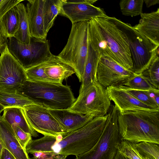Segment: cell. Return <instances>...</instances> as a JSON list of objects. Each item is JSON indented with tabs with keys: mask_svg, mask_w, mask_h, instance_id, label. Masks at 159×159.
Segmentation results:
<instances>
[{
	"mask_svg": "<svg viewBox=\"0 0 159 159\" xmlns=\"http://www.w3.org/2000/svg\"><path fill=\"white\" fill-rule=\"evenodd\" d=\"M107 114L94 117L82 127L56 137L45 136L32 139L26 147L28 154L49 153L66 157L81 155L90 150L99 139L103 130Z\"/></svg>",
	"mask_w": 159,
	"mask_h": 159,
	"instance_id": "obj_1",
	"label": "cell"
},
{
	"mask_svg": "<svg viewBox=\"0 0 159 159\" xmlns=\"http://www.w3.org/2000/svg\"><path fill=\"white\" fill-rule=\"evenodd\" d=\"M115 19L106 15L89 21L88 40L97 48L100 56L107 57L133 70L129 46Z\"/></svg>",
	"mask_w": 159,
	"mask_h": 159,
	"instance_id": "obj_2",
	"label": "cell"
},
{
	"mask_svg": "<svg viewBox=\"0 0 159 159\" xmlns=\"http://www.w3.org/2000/svg\"><path fill=\"white\" fill-rule=\"evenodd\" d=\"M118 122L122 140L159 144V111H118Z\"/></svg>",
	"mask_w": 159,
	"mask_h": 159,
	"instance_id": "obj_3",
	"label": "cell"
},
{
	"mask_svg": "<svg viewBox=\"0 0 159 159\" xmlns=\"http://www.w3.org/2000/svg\"><path fill=\"white\" fill-rule=\"evenodd\" d=\"M16 93L37 105L52 109H68L76 99L70 86L50 81L27 80Z\"/></svg>",
	"mask_w": 159,
	"mask_h": 159,
	"instance_id": "obj_4",
	"label": "cell"
},
{
	"mask_svg": "<svg viewBox=\"0 0 159 159\" xmlns=\"http://www.w3.org/2000/svg\"><path fill=\"white\" fill-rule=\"evenodd\" d=\"M88 21L72 24L66 44L57 56L71 66L80 82L83 75L88 50Z\"/></svg>",
	"mask_w": 159,
	"mask_h": 159,
	"instance_id": "obj_5",
	"label": "cell"
},
{
	"mask_svg": "<svg viewBox=\"0 0 159 159\" xmlns=\"http://www.w3.org/2000/svg\"><path fill=\"white\" fill-rule=\"evenodd\" d=\"M116 22L122 31L129 48L135 73H142L149 67L159 54L158 46L128 23L116 18Z\"/></svg>",
	"mask_w": 159,
	"mask_h": 159,
	"instance_id": "obj_6",
	"label": "cell"
},
{
	"mask_svg": "<svg viewBox=\"0 0 159 159\" xmlns=\"http://www.w3.org/2000/svg\"><path fill=\"white\" fill-rule=\"evenodd\" d=\"M118 110L111 104L103 132L95 145L89 151L75 159H114L118 151L120 137L118 122Z\"/></svg>",
	"mask_w": 159,
	"mask_h": 159,
	"instance_id": "obj_7",
	"label": "cell"
},
{
	"mask_svg": "<svg viewBox=\"0 0 159 159\" xmlns=\"http://www.w3.org/2000/svg\"><path fill=\"white\" fill-rule=\"evenodd\" d=\"M111 101L106 88L96 80L79 92L78 97L68 110L95 117L103 116L107 114Z\"/></svg>",
	"mask_w": 159,
	"mask_h": 159,
	"instance_id": "obj_8",
	"label": "cell"
},
{
	"mask_svg": "<svg viewBox=\"0 0 159 159\" xmlns=\"http://www.w3.org/2000/svg\"><path fill=\"white\" fill-rule=\"evenodd\" d=\"M7 45L10 53L25 70L46 62L53 55L47 39L32 37L30 43L26 44L13 37L9 38Z\"/></svg>",
	"mask_w": 159,
	"mask_h": 159,
	"instance_id": "obj_9",
	"label": "cell"
},
{
	"mask_svg": "<svg viewBox=\"0 0 159 159\" xmlns=\"http://www.w3.org/2000/svg\"><path fill=\"white\" fill-rule=\"evenodd\" d=\"M27 80L25 69L6 45L0 56V92L16 93Z\"/></svg>",
	"mask_w": 159,
	"mask_h": 159,
	"instance_id": "obj_10",
	"label": "cell"
},
{
	"mask_svg": "<svg viewBox=\"0 0 159 159\" xmlns=\"http://www.w3.org/2000/svg\"><path fill=\"white\" fill-rule=\"evenodd\" d=\"M23 109L28 123L37 132L45 136L53 137L67 133L48 109L35 104L26 106Z\"/></svg>",
	"mask_w": 159,
	"mask_h": 159,
	"instance_id": "obj_11",
	"label": "cell"
},
{
	"mask_svg": "<svg viewBox=\"0 0 159 159\" xmlns=\"http://www.w3.org/2000/svg\"><path fill=\"white\" fill-rule=\"evenodd\" d=\"M135 73L125 69L112 59L101 56L96 74L97 81L106 88L111 86L122 85Z\"/></svg>",
	"mask_w": 159,
	"mask_h": 159,
	"instance_id": "obj_12",
	"label": "cell"
},
{
	"mask_svg": "<svg viewBox=\"0 0 159 159\" xmlns=\"http://www.w3.org/2000/svg\"><path fill=\"white\" fill-rule=\"evenodd\" d=\"M97 1L66 0L62 5L59 14L68 18L72 24L89 21L94 18L106 15L103 9L93 5Z\"/></svg>",
	"mask_w": 159,
	"mask_h": 159,
	"instance_id": "obj_13",
	"label": "cell"
},
{
	"mask_svg": "<svg viewBox=\"0 0 159 159\" xmlns=\"http://www.w3.org/2000/svg\"><path fill=\"white\" fill-rule=\"evenodd\" d=\"M106 90L111 100L114 103L118 111H159L156 108L142 102L129 93L123 85L111 86L107 87Z\"/></svg>",
	"mask_w": 159,
	"mask_h": 159,
	"instance_id": "obj_14",
	"label": "cell"
},
{
	"mask_svg": "<svg viewBox=\"0 0 159 159\" xmlns=\"http://www.w3.org/2000/svg\"><path fill=\"white\" fill-rule=\"evenodd\" d=\"M48 109L66 133L82 127L95 117L92 115H82L68 109Z\"/></svg>",
	"mask_w": 159,
	"mask_h": 159,
	"instance_id": "obj_15",
	"label": "cell"
},
{
	"mask_svg": "<svg viewBox=\"0 0 159 159\" xmlns=\"http://www.w3.org/2000/svg\"><path fill=\"white\" fill-rule=\"evenodd\" d=\"M28 2L26 7L31 35L38 39L46 40L47 34L44 29L43 14L44 0Z\"/></svg>",
	"mask_w": 159,
	"mask_h": 159,
	"instance_id": "obj_16",
	"label": "cell"
},
{
	"mask_svg": "<svg viewBox=\"0 0 159 159\" xmlns=\"http://www.w3.org/2000/svg\"><path fill=\"white\" fill-rule=\"evenodd\" d=\"M140 16L139 23L133 27L159 47V8L151 13H142Z\"/></svg>",
	"mask_w": 159,
	"mask_h": 159,
	"instance_id": "obj_17",
	"label": "cell"
},
{
	"mask_svg": "<svg viewBox=\"0 0 159 159\" xmlns=\"http://www.w3.org/2000/svg\"><path fill=\"white\" fill-rule=\"evenodd\" d=\"M0 135L4 148L9 151L16 159H30L21 146L11 126L0 115Z\"/></svg>",
	"mask_w": 159,
	"mask_h": 159,
	"instance_id": "obj_18",
	"label": "cell"
},
{
	"mask_svg": "<svg viewBox=\"0 0 159 159\" xmlns=\"http://www.w3.org/2000/svg\"><path fill=\"white\" fill-rule=\"evenodd\" d=\"M44 72L50 81L61 84L64 80L75 73L71 66L53 54L45 63Z\"/></svg>",
	"mask_w": 159,
	"mask_h": 159,
	"instance_id": "obj_19",
	"label": "cell"
},
{
	"mask_svg": "<svg viewBox=\"0 0 159 159\" xmlns=\"http://www.w3.org/2000/svg\"><path fill=\"white\" fill-rule=\"evenodd\" d=\"M100 56L97 47L88 41V55L79 92L97 80L96 71Z\"/></svg>",
	"mask_w": 159,
	"mask_h": 159,
	"instance_id": "obj_20",
	"label": "cell"
},
{
	"mask_svg": "<svg viewBox=\"0 0 159 159\" xmlns=\"http://www.w3.org/2000/svg\"><path fill=\"white\" fill-rule=\"evenodd\" d=\"M2 116L11 126L16 125L32 136L36 137L38 136L37 132L27 122L23 108L17 107L5 108Z\"/></svg>",
	"mask_w": 159,
	"mask_h": 159,
	"instance_id": "obj_21",
	"label": "cell"
},
{
	"mask_svg": "<svg viewBox=\"0 0 159 159\" xmlns=\"http://www.w3.org/2000/svg\"><path fill=\"white\" fill-rule=\"evenodd\" d=\"M16 7L19 15V24L18 29L14 37L22 43L29 44L32 37L29 29L26 7L22 3L18 4Z\"/></svg>",
	"mask_w": 159,
	"mask_h": 159,
	"instance_id": "obj_22",
	"label": "cell"
},
{
	"mask_svg": "<svg viewBox=\"0 0 159 159\" xmlns=\"http://www.w3.org/2000/svg\"><path fill=\"white\" fill-rule=\"evenodd\" d=\"M66 0H44L43 8L44 28L46 34L52 26L59 14L63 3Z\"/></svg>",
	"mask_w": 159,
	"mask_h": 159,
	"instance_id": "obj_23",
	"label": "cell"
},
{
	"mask_svg": "<svg viewBox=\"0 0 159 159\" xmlns=\"http://www.w3.org/2000/svg\"><path fill=\"white\" fill-rule=\"evenodd\" d=\"M0 104L5 108L13 107L23 108L27 106L36 104L27 98L17 93L1 92H0Z\"/></svg>",
	"mask_w": 159,
	"mask_h": 159,
	"instance_id": "obj_24",
	"label": "cell"
},
{
	"mask_svg": "<svg viewBox=\"0 0 159 159\" xmlns=\"http://www.w3.org/2000/svg\"><path fill=\"white\" fill-rule=\"evenodd\" d=\"M0 20L7 38L14 37L18 29L19 24V15L16 6L7 12Z\"/></svg>",
	"mask_w": 159,
	"mask_h": 159,
	"instance_id": "obj_25",
	"label": "cell"
},
{
	"mask_svg": "<svg viewBox=\"0 0 159 159\" xmlns=\"http://www.w3.org/2000/svg\"><path fill=\"white\" fill-rule=\"evenodd\" d=\"M143 0H122L119 3L122 14L126 16H134L142 12Z\"/></svg>",
	"mask_w": 159,
	"mask_h": 159,
	"instance_id": "obj_26",
	"label": "cell"
},
{
	"mask_svg": "<svg viewBox=\"0 0 159 159\" xmlns=\"http://www.w3.org/2000/svg\"><path fill=\"white\" fill-rule=\"evenodd\" d=\"M135 146L143 159H159L158 144L142 142L135 143Z\"/></svg>",
	"mask_w": 159,
	"mask_h": 159,
	"instance_id": "obj_27",
	"label": "cell"
},
{
	"mask_svg": "<svg viewBox=\"0 0 159 159\" xmlns=\"http://www.w3.org/2000/svg\"><path fill=\"white\" fill-rule=\"evenodd\" d=\"M122 85L139 90H148L155 89L142 73L135 74L129 79Z\"/></svg>",
	"mask_w": 159,
	"mask_h": 159,
	"instance_id": "obj_28",
	"label": "cell"
},
{
	"mask_svg": "<svg viewBox=\"0 0 159 159\" xmlns=\"http://www.w3.org/2000/svg\"><path fill=\"white\" fill-rule=\"evenodd\" d=\"M142 73L147 78L154 89H159V54L155 57L148 68Z\"/></svg>",
	"mask_w": 159,
	"mask_h": 159,
	"instance_id": "obj_29",
	"label": "cell"
},
{
	"mask_svg": "<svg viewBox=\"0 0 159 159\" xmlns=\"http://www.w3.org/2000/svg\"><path fill=\"white\" fill-rule=\"evenodd\" d=\"M118 151L129 159H143L139 154L135 143L122 140L119 144Z\"/></svg>",
	"mask_w": 159,
	"mask_h": 159,
	"instance_id": "obj_30",
	"label": "cell"
},
{
	"mask_svg": "<svg viewBox=\"0 0 159 159\" xmlns=\"http://www.w3.org/2000/svg\"><path fill=\"white\" fill-rule=\"evenodd\" d=\"M45 62L25 69L27 80L50 81L44 72Z\"/></svg>",
	"mask_w": 159,
	"mask_h": 159,
	"instance_id": "obj_31",
	"label": "cell"
},
{
	"mask_svg": "<svg viewBox=\"0 0 159 159\" xmlns=\"http://www.w3.org/2000/svg\"><path fill=\"white\" fill-rule=\"evenodd\" d=\"M131 94L144 104L156 108H159V105L149 96L147 90L133 89L123 86Z\"/></svg>",
	"mask_w": 159,
	"mask_h": 159,
	"instance_id": "obj_32",
	"label": "cell"
},
{
	"mask_svg": "<svg viewBox=\"0 0 159 159\" xmlns=\"http://www.w3.org/2000/svg\"><path fill=\"white\" fill-rule=\"evenodd\" d=\"M11 126L21 146L26 151V147L27 144L32 139V136L30 134L25 132L16 125H13Z\"/></svg>",
	"mask_w": 159,
	"mask_h": 159,
	"instance_id": "obj_33",
	"label": "cell"
},
{
	"mask_svg": "<svg viewBox=\"0 0 159 159\" xmlns=\"http://www.w3.org/2000/svg\"><path fill=\"white\" fill-rule=\"evenodd\" d=\"M22 0H2L0 3V19L9 10Z\"/></svg>",
	"mask_w": 159,
	"mask_h": 159,
	"instance_id": "obj_34",
	"label": "cell"
},
{
	"mask_svg": "<svg viewBox=\"0 0 159 159\" xmlns=\"http://www.w3.org/2000/svg\"><path fill=\"white\" fill-rule=\"evenodd\" d=\"M0 20V54L3 50L5 46L7 44L8 39Z\"/></svg>",
	"mask_w": 159,
	"mask_h": 159,
	"instance_id": "obj_35",
	"label": "cell"
},
{
	"mask_svg": "<svg viewBox=\"0 0 159 159\" xmlns=\"http://www.w3.org/2000/svg\"><path fill=\"white\" fill-rule=\"evenodd\" d=\"M35 159H54V155L49 153L35 152L32 153Z\"/></svg>",
	"mask_w": 159,
	"mask_h": 159,
	"instance_id": "obj_36",
	"label": "cell"
},
{
	"mask_svg": "<svg viewBox=\"0 0 159 159\" xmlns=\"http://www.w3.org/2000/svg\"><path fill=\"white\" fill-rule=\"evenodd\" d=\"M147 92L150 98L159 105V89H154Z\"/></svg>",
	"mask_w": 159,
	"mask_h": 159,
	"instance_id": "obj_37",
	"label": "cell"
},
{
	"mask_svg": "<svg viewBox=\"0 0 159 159\" xmlns=\"http://www.w3.org/2000/svg\"><path fill=\"white\" fill-rule=\"evenodd\" d=\"M0 159H16L7 149L4 148L1 153Z\"/></svg>",
	"mask_w": 159,
	"mask_h": 159,
	"instance_id": "obj_38",
	"label": "cell"
},
{
	"mask_svg": "<svg viewBox=\"0 0 159 159\" xmlns=\"http://www.w3.org/2000/svg\"><path fill=\"white\" fill-rule=\"evenodd\" d=\"M144 2L147 7L159 3V0H144Z\"/></svg>",
	"mask_w": 159,
	"mask_h": 159,
	"instance_id": "obj_39",
	"label": "cell"
},
{
	"mask_svg": "<svg viewBox=\"0 0 159 159\" xmlns=\"http://www.w3.org/2000/svg\"><path fill=\"white\" fill-rule=\"evenodd\" d=\"M114 159H125V156L117 151Z\"/></svg>",
	"mask_w": 159,
	"mask_h": 159,
	"instance_id": "obj_40",
	"label": "cell"
},
{
	"mask_svg": "<svg viewBox=\"0 0 159 159\" xmlns=\"http://www.w3.org/2000/svg\"><path fill=\"white\" fill-rule=\"evenodd\" d=\"M67 157L66 156L63 155H54V159H66Z\"/></svg>",
	"mask_w": 159,
	"mask_h": 159,
	"instance_id": "obj_41",
	"label": "cell"
},
{
	"mask_svg": "<svg viewBox=\"0 0 159 159\" xmlns=\"http://www.w3.org/2000/svg\"><path fill=\"white\" fill-rule=\"evenodd\" d=\"M4 148L3 143L0 135V159L1 155L3 149Z\"/></svg>",
	"mask_w": 159,
	"mask_h": 159,
	"instance_id": "obj_42",
	"label": "cell"
},
{
	"mask_svg": "<svg viewBox=\"0 0 159 159\" xmlns=\"http://www.w3.org/2000/svg\"><path fill=\"white\" fill-rule=\"evenodd\" d=\"M5 108L3 106L0 104V115L1 113L4 110Z\"/></svg>",
	"mask_w": 159,
	"mask_h": 159,
	"instance_id": "obj_43",
	"label": "cell"
},
{
	"mask_svg": "<svg viewBox=\"0 0 159 159\" xmlns=\"http://www.w3.org/2000/svg\"><path fill=\"white\" fill-rule=\"evenodd\" d=\"M30 159H35L33 157L31 158H30Z\"/></svg>",
	"mask_w": 159,
	"mask_h": 159,
	"instance_id": "obj_44",
	"label": "cell"
},
{
	"mask_svg": "<svg viewBox=\"0 0 159 159\" xmlns=\"http://www.w3.org/2000/svg\"><path fill=\"white\" fill-rule=\"evenodd\" d=\"M125 157V159H129V158L126 157Z\"/></svg>",
	"mask_w": 159,
	"mask_h": 159,
	"instance_id": "obj_45",
	"label": "cell"
},
{
	"mask_svg": "<svg viewBox=\"0 0 159 159\" xmlns=\"http://www.w3.org/2000/svg\"><path fill=\"white\" fill-rule=\"evenodd\" d=\"M2 0H0V3L2 1Z\"/></svg>",
	"mask_w": 159,
	"mask_h": 159,
	"instance_id": "obj_46",
	"label": "cell"
}]
</instances>
